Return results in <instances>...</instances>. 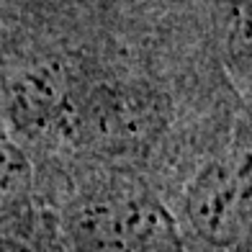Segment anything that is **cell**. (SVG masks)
I'll return each mask as SVG.
<instances>
[{"label": "cell", "instance_id": "obj_1", "mask_svg": "<svg viewBox=\"0 0 252 252\" xmlns=\"http://www.w3.org/2000/svg\"><path fill=\"white\" fill-rule=\"evenodd\" d=\"M186 214L211 245H234L247 224V186L242 175L221 162L206 165L188 186Z\"/></svg>", "mask_w": 252, "mask_h": 252}, {"label": "cell", "instance_id": "obj_2", "mask_svg": "<svg viewBox=\"0 0 252 252\" xmlns=\"http://www.w3.org/2000/svg\"><path fill=\"white\" fill-rule=\"evenodd\" d=\"M0 252H31V250H26L24 245L13 242V239H0Z\"/></svg>", "mask_w": 252, "mask_h": 252}]
</instances>
